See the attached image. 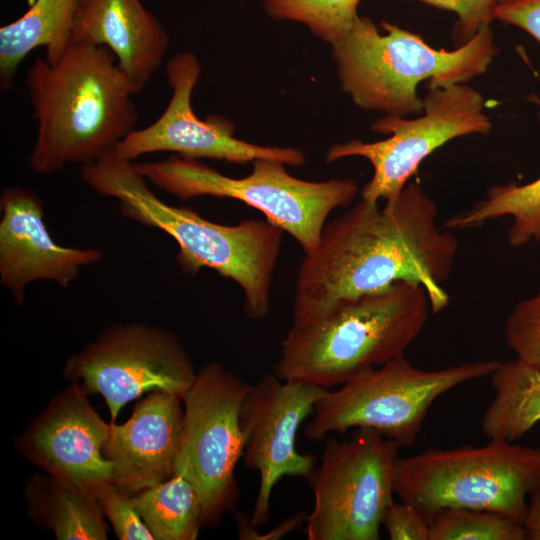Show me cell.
<instances>
[{
	"mask_svg": "<svg viewBox=\"0 0 540 540\" xmlns=\"http://www.w3.org/2000/svg\"><path fill=\"white\" fill-rule=\"evenodd\" d=\"M438 209L417 183L385 202L360 199L326 223L317 248L304 255L292 303V325L325 316L340 302L400 280L420 283L433 313L449 303V278L458 241L436 225Z\"/></svg>",
	"mask_w": 540,
	"mask_h": 540,
	"instance_id": "cell-1",
	"label": "cell"
},
{
	"mask_svg": "<svg viewBox=\"0 0 540 540\" xmlns=\"http://www.w3.org/2000/svg\"><path fill=\"white\" fill-rule=\"evenodd\" d=\"M25 85L37 123L29 164L39 174L96 162L136 129L132 87L104 46L72 41L54 62L37 57Z\"/></svg>",
	"mask_w": 540,
	"mask_h": 540,
	"instance_id": "cell-2",
	"label": "cell"
},
{
	"mask_svg": "<svg viewBox=\"0 0 540 540\" xmlns=\"http://www.w3.org/2000/svg\"><path fill=\"white\" fill-rule=\"evenodd\" d=\"M80 178L99 195L117 199L124 217L173 238L182 272L196 276L202 268L212 269L241 288L249 319L261 320L269 314L282 245L280 228L257 219L224 225L190 208L169 205L149 188L133 161L114 154L81 166Z\"/></svg>",
	"mask_w": 540,
	"mask_h": 540,
	"instance_id": "cell-3",
	"label": "cell"
},
{
	"mask_svg": "<svg viewBox=\"0 0 540 540\" xmlns=\"http://www.w3.org/2000/svg\"><path fill=\"white\" fill-rule=\"evenodd\" d=\"M430 309L425 288L407 280L344 300L317 321L290 327L273 373L325 389L341 385L404 355Z\"/></svg>",
	"mask_w": 540,
	"mask_h": 540,
	"instance_id": "cell-4",
	"label": "cell"
},
{
	"mask_svg": "<svg viewBox=\"0 0 540 540\" xmlns=\"http://www.w3.org/2000/svg\"><path fill=\"white\" fill-rule=\"evenodd\" d=\"M380 25L386 34L368 17L358 16L331 47L342 90L358 107L386 115L421 114L420 82L467 83L484 74L499 51L490 26L448 51L434 49L420 35L387 21Z\"/></svg>",
	"mask_w": 540,
	"mask_h": 540,
	"instance_id": "cell-5",
	"label": "cell"
},
{
	"mask_svg": "<svg viewBox=\"0 0 540 540\" xmlns=\"http://www.w3.org/2000/svg\"><path fill=\"white\" fill-rule=\"evenodd\" d=\"M540 483V447L489 439L484 446L428 448L399 457L394 490L429 521L442 508L488 510L523 524Z\"/></svg>",
	"mask_w": 540,
	"mask_h": 540,
	"instance_id": "cell-6",
	"label": "cell"
},
{
	"mask_svg": "<svg viewBox=\"0 0 540 540\" xmlns=\"http://www.w3.org/2000/svg\"><path fill=\"white\" fill-rule=\"evenodd\" d=\"M252 164L249 175L232 178L198 159L179 155L134 162L153 186L182 200L231 198L259 210L265 220L292 236L304 255L317 248L330 213L348 206L358 193L351 178L306 181L290 175L286 164L277 160L256 159Z\"/></svg>",
	"mask_w": 540,
	"mask_h": 540,
	"instance_id": "cell-7",
	"label": "cell"
},
{
	"mask_svg": "<svg viewBox=\"0 0 540 540\" xmlns=\"http://www.w3.org/2000/svg\"><path fill=\"white\" fill-rule=\"evenodd\" d=\"M500 361L469 362L438 370H422L404 355L367 370L321 397L305 426L311 441L329 433L372 429L399 447L415 442L433 402L467 381L489 376Z\"/></svg>",
	"mask_w": 540,
	"mask_h": 540,
	"instance_id": "cell-8",
	"label": "cell"
},
{
	"mask_svg": "<svg viewBox=\"0 0 540 540\" xmlns=\"http://www.w3.org/2000/svg\"><path fill=\"white\" fill-rule=\"evenodd\" d=\"M399 446L372 429L347 440L330 439L307 477L313 508L305 520L308 540H378L394 500Z\"/></svg>",
	"mask_w": 540,
	"mask_h": 540,
	"instance_id": "cell-9",
	"label": "cell"
},
{
	"mask_svg": "<svg viewBox=\"0 0 540 540\" xmlns=\"http://www.w3.org/2000/svg\"><path fill=\"white\" fill-rule=\"evenodd\" d=\"M371 127L375 132L391 136L375 142L354 139L335 144L327 151L325 160L327 163L347 157L368 160L373 174L361 190V199L387 202L399 195L423 160L436 149L457 137L487 135L492 122L485 113L482 94L464 83L429 85L419 117L386 115Z\"/></svg>",
	"mask_w": 540,
	"mask_h": 540,
	"instance_id": "cell-10",
	"label": "cell"
},
{
	"mask_svg": "<svg viewBox=\"0 0 540 540\" xmlns=\"http://www.w3.org/2000/svg\"><path fill=\"white\" fill-rule=\"evenodd\" d=\"M250 384L218 362L202 367L183 397L184 424L175 473L195 487L204 526L233 512L240 491L235 469L243 456L240 410Z\"/></svg>",
	"mask_w": 540,
	"mask_h": 540,
	"instance_id": "cell-11",
	"label": "cell"
},
{
	"mask_svg": "<svg viewBox=\"0 0 540 540\" xmlns=\"http://www.w3.org/2000/svg\"><path fill=\"white\" fill-rule=\"evenodd\" d=\"M63 374L88 394L102 395L110 423L124 405L145 392L162 390L183 399L197 375L174 333L143 323L106 328L67 359Z\"/></svg>",
	"mask_w": 540,
	"mask_h": 540,
	"instance_id": "cell-12",
	"label": "cell"
},
{
	"mask_svg": "<svg viewBox=\"0 0 540 540\" xmlns=\"http://www.w3.org/2000/svg\"><path fill=\"white\" fill-rule=\"evenodd\" d=\"M328 391L304 382L281 380L274 373L250 385L239 420L244 465L259 474V488L249 517L252 526L268 523L272 491L283 477L307 479L313 471L316 458L298 452L296 435Z\"/></svg>",
	"mask_w": 540,
	"mask_h": 540,
	"instance_id": "cell-13",
	"label": "cell"
},
{
	"mask_svg": "<svg viewBox=\"0 0 540 540\" xmlns=\"http://www.w3.org/2000/svg\"><path fill=\"white\" fill-rule=\"evenodd\" d=\"M201 73L197 57L180 52L166 64L171 97L163 113L152 124L133 130L114 155L134 161L155 152H172L192 159H216L243 164L272 159L289 166H302L305 154L292 147H267L233 136V125L222 117L203 121L194 113L191 96Z\"/></svg>",
	"mask_w": 540,
	"mask_h": 540,
	"instance_id": "cell-14",
	"label": "cell"
},
{
	"mask_svg": "<svg viewBox=\"0 0 540 540\" xmlns=\"http://www.w3.org/2000/svg\"><path fill=\"white\" fill-rule=\"evenodd\" d=\"M109 433L110 423L90 405L87 391L72 383L51 399L15 443L47 474L94 490L113 482V467L104 455Z\"/></svg>",
	"mask_w": 540,
	"mask_h": 540,
	"instance_id": "cell-15",
	"label": "cell"
},
{
	"mask_svg": "<svg viewBox=\"0 0 540 540\" xmlns=\"http://www.w3.org/2000/svg\"><path fill=\"white\" fill-rule=\"evenodd\" d=\"M0 212V282L19 305L32 282L51 281L68 287L81 268L98 263L104 256L101 248L56 243L45 223L42 200L29 189H3Z\"/></svg>",
	"mask_w": 540,
	"mask_h": 540,
	"instance_id": "cell-16",
	"label": "cell"
},
{
	"mask_svg": "<svg viewBox=\"0 0 540 540\" xmlns=\"http://www.w3.org/2000/svg\"><path fill=\"white\" fill-rule=\"evenodd\" d=\"M183 400L162 390L139 401L123 424L110 423L104 455L113 467V483L132 496L170 479L179 456Z\"/></svg>",
	"mask_w": 540,
	"mask_h": 540,
	"instance_id": "cell-17",
	"label": "cell"
},
{
	"mask_svg": "<svg viewBox=\"0 0 540 540\" xmlns=\"http://www.w3.org/2000/svg\"><path fill=\"white\" fill-rule=\"evenodd\" d=\"M73 41L108 48L137 95L161 65L169 36L141 0H82Z\"/></svg>",
	"mask_w": 540,
	"mask_h": 540,
	"instance_id": "cell-18",
	"label": "cell"
},
{
	"mask_svg": "<svg viewBox=\"0 0 540 540\" xmlns=\"http://www.w3.org/2000/svg\"><path fill=\"white\" fill-rule=\"evenodd\" d=\"M82 0H35L13 22L0 27V88L8 91L17 69L34 49L45 48L54 62L73 41L74 21Z\"/></svg>",
	"mask_w": 540,
	"mask_h": 540,
	"instance_id": "cell-19",
	"label": "cell"
},
{
	"mask_svg": "<svg viewBox=\"0 0 540 540\" xmlns=\"http://www.w3.org/2000/svg\"><path fill=\"white\" fill-rule=\"evenodd\" d=\"M30 516L58 540H106L104 512L94 490L53 475H34L25 488Z\"/></svg>",
	"mask_w": 540,
	"mask_h": 540,
	"instance_id": "cell-20",
	"label": "cell"
},
{
	"mask_svg": "<svg viewBox=\"0 0 540 540\" xmlns=\"http://www.w3.org/2000/svg\"><path fill=\"white\" fill-rule=\"evenodd\" d=\"M489 377L494 397L481 430L488 439L514 442L540 422V370L514 359L499 362Z\"/></svg>",
	"mask_w": 540,
	"mask_h": 540,
	"instance_id": "cell-21",
	"label": "cell"
},
{
	"mask_svg": "<svg viewBox=\"0 0 540 540\" xmlns=\"http://www.w3.org/2000/svg\"><path fill=\"white\" fill-rule=\"evenodd\" d=\"M131 502L156 540H195L204 526L200 497L182 474L132 495Z\"/></svg>",
	"mask_w": 540,
	"mask_h": 540,
	"instance_id": "cell-22",
	"label": "cell"
},
{
	"mask_svg": "<svg viewBox=\"0 0 540 540\" xmlns=\"http://www.w3.org/2000/svg\"><path fill=\"white\" fill-rule=\"evenodd\" d=\"M529 100L540 107V98L537 96L533 95ZM502 216L513 219L507 234L511 246L520 247L540 239V177L526 184L510 182L489 188L484 199L471 209L452 216L444 227H477Z\"/></svg>",
	"mask_w": 540,
	"mask_h": 540,
	"instance_id": "cell-23",
	"label": "cell"
},
{
	"mask_svg": "<svg viewBox=\"0 0 540 540\" xmlns=\"http://www.w3.org/2000/svg\"><path fill=\"white\" fill-rule=\"evenodd\" d=\"M522 523L501 513L442 508L430 519L429 540H524Z\"/></svg>",
	"mask_w": 540,
	"mask_h": 540,
	"instance_id": "cell-24",
	"label": "cell"
},
{
	"mask_svg": "<svg viewBox=\"0 0 540 540\" xmlns=\"http://www.w3.org/2000/svg\"><path fill=\"white\" fill-rule=\"evenodd\" d=\"M360 0H262L274 20L306 25L312 34L328 43L343 36L353 25Z\"/></svg>",
	"mask_w": 540,
	"mask_h": 540,
	"instance_id": "cell-25",
	"label": "cell"
},
{
	"mask_svg": "<svg viewBox=\"0 0 540 540\" xmlns=\"http://www.w3.org/2000/svg\"><path fill=\"white\" fill-rule=\"evenodd\" d=\"M504 336L516 359L540 370V292L514 307L506 321Z\"/></svg>",
	"mask_w": 540,
	"mask_h": 540,
	"instance_id": "cell-26",
	"label": "cell"
},
{
	"mask_svg": "<svg viewBox=\"0 0 540 540\" xmlns=\"http://www.w3.org/2000/svg\"><path fill=\"white\" fill-rule=\"evenodd\" d=\"M94 492L118 539L155 540L132 505L130 495L121 491L113 482L98 486Z\"/></svg>",
	"mask_w": 540,
	"mask_h": 540,
	"instance_id": "cell-27",
	"label": "cell"
},
{
	"mask_svg": "<svg viewBox=\"0 0 540 540\" xmlns=\"http://www.w3.org/2000/svg\"><path fill=\"white\" fill-rule=\"evenodd\" d=\"M428 5L457 14L452 32L457 47L469 42L482 28L495 20L494 10L500 0H420Z\"/></svg>",
	"mask_w": 540,
	"mask_h": 540,
	"instance_id": "cell-28",
	"label": "cell"
},
{
	"mask_svg": "<svg viewBox=\"0 0 540 540\" xmlns=\"http://www.w3.org/2000/svg\"><path fill=\"white\" fill-rule=\"evenodd\" d=\"M382 526L391 540H429L430 521L412 504L392 501L386 508Z\"/></svg>",
	"mask_w": 540,
	"mask_h": 540,
	"instance_id": "cell-29",
	"label": "cell"
},
{
	"mask_svg": "<svg viewBox=\"0 0 540 540\" xmlns=\"http://www.w3.org/2000/svg\"><path fill=\"white\" fill-rule=\"evenodd\" d=\"M494 18L523 29L540 43V0H500Z\"/></svg>",
	"mask_w": 540,
	"mask_h": 540,
	"instance_id": "cell-30",
	"label": "cell"
},
{
	"mask_svg": "<svg viewBox=\"0 0 540 540\" xmlns=\"http://www.w3.org/2000/svg\"><path fill=\"white\" fill-rule=\"evenodd\" d=\"M523 520L525 539L540 540V483L530 493Z\"/></svg>",
	"mask_w": 540,
	"mask_h": 540,
	"instance_id": "cell-31",
	"label": "cell"
}]
</instances>
